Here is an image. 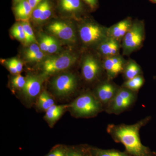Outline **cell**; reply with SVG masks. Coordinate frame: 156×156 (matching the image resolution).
Instances as JSON below:
<instances>
[{"label":"cell","instance_id":"cell-1","mask_svg":"<svg viewBox=\"0 0 156 156\" xmlns=\"http://www.w3.org/2000/svg\"><path fill=\"white\" fill-rule=\"evenodd\" d=\"M151 119V117L147 116L133 125L109 124L107 132L115 142L122 144L131 156H156V152L143 145L140 137V129Z\"/></svg>","mask_w":156,"mask_h":156},{"label":"cell","instance_id":"cell-2","mask_svg":"<svg viewBox=\"0 0 156 156\" xmlns=\"http://www.w3.org/2000/svg\"><path fill=\"white\" fill-rule=\"evenodd\" d=\"M73 112L80 117L96 115L105 110V108L94 94L86 92L81 94L69 105Z\"/></svg>","mask_w":156,"mask_h":156},{"label":"cell","instance_id":"cell-3","mask_svg":"<svg viewBox=\"0 0 156 156\" xmlns=\"http://www.w3.org/2000/svg\"><path fill=\"white\" fill-rule=\"evenodd\" d=\"M137 97V92L125 87H119L105 111L109 114L119 115L133 106Z\"/></svg>","mask_w":156,"mask_h":156},{"label":"cell","instance_id":"cell-4","mask_svg":"<svg viewBox=\"0 0 156 156\" xmlns=\"http://www.w3.org/2000/svg\"><path fill=\"white\" fill-rule=\"evenodd\" d=\"M144 37L143 23L136 22L132 23L122 40L123 54L128 55L138 49L142 45Z\"/></svg>","mask_w":156,"mask_h":156},{"label":"cell","instance_id":"cell-5","mask_svg":"<svg viewBox=\"0 0 156 156\" xmlns=\"http://www.w3.org/2000/svg\"><path fill=\"white\" fill-rule=\"evenodd\" d=\"M77 57L67 51L57 56L47 58L43 63V68L46 75H50L64 70L75 63Z\"/></svg>","mask_w":156,"mask_h":156},{"label":"cell","instance_id":"cell-6","mask_svg":"<svg viewBox=\"0 0 156 156\" xmlns=\"http://www.w3.org/2000/svg\"><path fill=\"white\" fill-rule=\"evenodd\" d=\"M108 28L92 23H88L82 25L79 30L82 42L87 45L100 44L108 37Z\"/></svg>","mask_w":156,"mask_h":156},{"label":"cell","instance_id":"cell-7","mask_svg":"<svg viewBox=\"0 0 156 156\" xmlns=\"http://www.w3.org/2000/svg\"><path fill=\"white\" fill-rule=\"evenodd\" d=\"M77 80L72 73H65L56 77L52 81V87L58 96L69 95L74 92L77 87Z\"/></svg>","mask_w":156,"mask_h":156},{"label":"cell","instance_id":"cell-8","mask_svg":"<svg viewBox=\"0 0 156 156\" xmlns=\"http://www.w3.org/2000/svg\"><path fill=\"white\" fill-rule=\"evenodd\" d=\"M48 30L53 35L70 43L76 40L75 32L71 26L62 21H55L48 27Z\"/></svg>","mask_w":156,"mask_h":156},{"label":"cell","instance_id":"cell-9","mask_svg":"<svg viewBox=\"0 0 156 156\" xmlns=\"http://www.w3.org/2000/svg\"><path fill=\"white\" fill-rule=\"evenodd\" d=\"M119 87L108 80L101 84L95 89L94 95L104 107L105 110L114 97Z\"/></svg>","mask_w":156,"mask_h":156},{"label":"cell","instance_id":"cell-10","mask_svg":"<svg viewBox=\"0 0 156 156\" xmlns=\"http://www.w3.org/2000/svg\"><path fill=\"white\" fill-rule=\"evenodd\" d=\"M122 58L118 55L106 57L103 63V68L106 71L108 80H111L119 74L122 73L125 66Z\"/></svg>","mask_w":156,"mask_h":156},{"label":"cell","instance_id":"cell-11","mask_svg":"<svg viewBox=\"0 0 156 156\" xmlns=\"http://www.w3.org/2000/svg\"><path fill=\"white\" fill-rule=\"evenodd\" d=\"M82 70L84 79L87 82H93L100 74L101 66L94 57L87 56L83 62Z\"/></svg>","mask_w":156,"mask_h":156},{"label":"cell","instance_id":"cell-12","mask_svg":"<svg viewBox=\"0 0 156 156\" xmlns=\"http://www.w3.org/2000/svg\"><path fill=\"white\" fill-rule=\"evenodd\" d=\"M42 84L41 78L37 76H27L26 78L25 86L22 89L25 97L29 100L34 98L40 93Z\"/></svg>","mask_w":156,"mask_h":156},{"label":"cell","instance_id":"cell-13","mask_svg":"<svg viewBox=\"0 0 156 156\" xmlns=\"http://www.w3.org/2000/svg\"><path fill=\"white\" fill-rule=\"evenodd\" d=\"M132 25L131 20L126 19L120 21L108 28L107 34L109 37L119 42L123 40Z\"/></svg>","mask_w":156,"mask_h":156},{"label":"cell","instance_id":"cell-14","mask_svg":"<svg viewBox=\"0 0 156 156\" xmlns=\"http://www.w3.org/2000/svg\"><path fill=\"white\" fill-rule=\"evenodd\" d=\"M119 45L116 40L108 37L99 44L98 50L106 57L116 56L119 53Z\"/></svg>","mask_w":156,"mask_h":156},{"label":"cell","instance_id":"cell-15","mask_svg":"<svg viewBox=\"0 0 156 156\" xmlns=\"http://www.w3.org/2000/svg\"><path fill=\"white\" fill-rule=\"evenodd\" d=\"M33 9L31 8L27 0L23 1L17 4L14 8L16 17L23 21L28 20L32 16Z\"/></svg>","mask_w":156,"mask_h":156},{"label":"cell","instance_id":"cell-16","mask_svg":"<svg viewBox=\"0 0 156 156\" xmlns=\"http://www.w3.org/2000/svg\"><path fill=\"white\" fill-rule=\"evenodd\" d=\"M66 107V105H54L46 111L45 119L50 123L55 122L61 117Z\"/></svg>","mask_w":156,"mask_h":156},{"label":"cell","instance_id":"cell-17","mask_svg":"<svg viewBox=\"0 0 156 156\" xmlns=\"http://www.w3.org/2000/svg\"><path fill=\"white\" fill-rule=\"evenodd\" d=\"M91 156H131L126 152H122L115 149L105 150L98 148L89 147Z\"/></svg>","mask_w":156,"mask_h":156},{"label":"cell","instance_id":"cell-18","mask_svg":"<svg viewBox=\"0 0 156 156\" xmlns=\"http://www.w3.org/2000/svg\"><path fill=\"white\" fill-rule=\"evenodd\" d=\"M59 5L62 11L69 13L79 12L82 9L80 0H60Z\"/></svg>","mask_w":156,"mask_h":156},{"label":"cell","instance_id":"cell-19","mask_svg":"<svg viewBox=\"0 0 156 156\" xmlns=\"http://www.w3.org/2000/svg\"><path fill=\"white\" fill-rule=\"evenodd\" d=\"M123 72L124 77L126 80H128L140 75L141 68L136 62L130 61L125 65Z\"/></svg>","mask_w":156,"mask_h":156},{"label":"cell","instance_id":"cell-20","mask_svg":"<svg viewBox=\"0 0 156 156\" xmlns=\"http://www.w3.org/2000/svg\"><path fill=\"white\" fill-rule=\"evenodd\" d=\"M144 83V78L140 75L131 80H126L122 87H125L133 92H137L143 86Z\"/></svg>","mask_w":156,"mask_h":156},{"label":"cell","instance_id":"cell-21","mask_svg":"<svg viewBox=\"0 0 156 156\" xmlns=\"http://www.w3.org/2000/svg\"><path fill=\"white\" fill-rule=\"evenodd\" d=\"M54 105V100L46 91H43L38 98L37 105L43 110L47 111Z\"/></svg>","mask_w":156,"mask_h":156},{"label":"cell","instance_id":"cell-22","mask_svg":"<svg viewBox=\"0 0 156 156\" xmlns=\"http://www.w3.org/2000/svg\"><path fill=\"white\" fill-rule=\"evenodd\" d=\"M89 146L67 147V156H91Z\"/></svg>","mask_w":156,"mask_h":156},{"label":"cell","instance_id":"cell-23","mask_svg":"<svg viewBox=\"0 0 156 156\" xmlns=\"http://www.w3.org/2000/svg\"><path fill=\"white\" fill-rule=\"evenodd\" d=\"M21 23L23 27L25 34V44H32L36 43V40L33 30L28 20L23 21Z\"/></svg>","mask_w":156,"mask_h":156},{"label":"cell","instance_id":"cell-24","mask_svg":"<svg viewBox=\"0 0 156 156\" xmlns=\"http://www.w3.org/2000/svg\"><path fill=\"white\" fill-rule=\"evenodd\" d=\"M11 33L14 38L20 41L25 43V34L21 23H17L14 24L11 29Z\"/></svg>","mask_w":156,"mask_h":156},{"label":"cell","instance_id":"cell-25","mask_svg":"<svg viewBox=\"0 0 156 156\" xmlns=\"http://www.w3.org/2000/svg\"><path fill=\"white\" fill-rule=\"evenodd\" d=\"M48 0H44L41 2L34 9L32 17L34 20L38 22L40 17L41 16L44 9Z\"/></svg>","mask_w":156,"mask_h":156},{"label":"cell","instance_id":"cell-26","mask_svg":"<svg viewBox=\"0 0 156 156\" xmlns=\"http://www.w3.org/2000/svg\"><path fill=\"white\" fill-rule=\"evenodd\" d=\"M67 147L59 145L55 147L45 156H67Z\"/></svg>","mask_w":156,"mask_h":156},{"label":"cell","instance_id":"cell-27","mask_svg":"<svg viewBox=\"0 0 156 156\" xmlns=\"http://www.w3.org/2000/svg\"><path fill=\"white\" fill-rule=\"evenodd\" d=\"M11 83L13 87L16 89H23L25 86L26 79L24 77L19 74L12 79Z\"/></svg>","mask_w":156,"mask_h":156},{"label":"cell","instance_id":"cell-28","mask_svg":"<svg viewBox=\"0 0 156 156\" xmlns=\"http://www.w3.org/2000/svg\"><path fill=\"white\" fill-rule=\"evenodd\" d=\"M59 49V43L57 40L54 37L50 36L48 53H51V54L56 53L58 51Z\"/></svg>","mask_w":156,"mask_h":156},{"label":"cell","instance_id":"cell-29","mask_svg":"<svg viewBox=\"0 0 156 156\" xmlns=\"http://www.w3.org/2000/svg\"><path fill=\"white\" fill-rule=\"evenodd\" d=\"M52 14V8L49 1H47V4L45 6L41 16L39 19L38 22H41L48 20L51 16Z\"/></svg>","mask_w":156,"mask_h":156},{"label":"cell","instance_id":"cell-30","mask_svg":"<svg viewBox=\"0 0 156 156\" xmlns=\"http://www.w3.org/2000/svg\"><path fill=\"white\" fill-rule=\"evenodd\" d=\"M50 36L42 35L40 40V48L43 52H48L49 41H50Z\"/></svg>","mask_w":156,"mask_h":156},{"label":"cell","instance_id":"cell-31","mask_svg":"<svg viewBox=\"0 0 156 156\" xmlns=\"http://www.w3.org/2000/svg\"><path fill=\"white\" fill-rule=\"evenodd\" d=\"M41 48L36 43H34L30 45V47L27 49L25 52L26 58L29 56L34 55L41 51Z\"/></svg>","mask_w":156,"mask_h":156},{"label":"cell","instance_id":"cell-32","mask_svg":"<svg viewBox=\"0 0 156 156\" xmlns=\"http://www.w3.org/2000/svg\"><path fill=\"white\" fill-rule=\"evenodd\" d=\"M45 55L41 50L37 52V53L29 56L26 58L27 60L30 62H38L42 60L44 57Z\"/></svg>","mask_w":156,"mask_h":156},{"label":"cell","instance_id":"cell-33","mask_svg":"<svg viewBox=\"0 0 156 156\" xmlns=\"http://www.w3.org/2000/svg\"><path fill=\"white\" fill-rule=\"evenodd\" d=\"M11 60L16 67L18 73H21L23 69V64L21 61L17 58H13Z\"/></svg>","mask_w":156,"mask_h":156},{"label":"cell","instance_id":"cell-34","mask_svg":"<svg viewBox=\"0 0 156 156\" xmlns=\"http://www.w3.org/2000/svg\"><path fill=\"white\" fill-rule=\"evenodd\" d=\"M6 64L7 67H8V69H9V71L11 72V73H12L13 74H14L18 73L17 70L16 69L15 66H14V64H13V63L12 62V61H11V59L6 61Z\"/></svg>","mask_w":156,"mask_h":156},{"label":"cell","instance_id":"cell-35","mask_svg":"<svg viewBox=\"0 0 156 156\" xmlns=\"http://www.w3.org/2000/svg\"><path fill=\"white\" fill-rule=\"evenodd\" d=\"M27 1L34 10L43 1L42 0H27Z\"/></svg>","mask_w":156,"mask_h":156},{"label":"cell","instance_id":"cell-36","mask_svg":"<svg viewBox=\"0 0 156 156\" xmlns=\"http://www.w3.org/2000/svg\"><path fill=\"white\" fill-rule=\"evenodd\" d=\"M83 1L89 5L92 9L95 8L97 5V0H83Z\"/></svg>","mask_w":156,"mask_h":156},{"label":"cell","instance_id":"cell-37","mask_svg":"<svg viewBox=\"0 0 156 156\" xmlns=\"http://www.w3.org/2000/svg\"><path fill=\"white\" fill-rule=\"evenodd\" d=\"M24 1H25V0H14V2L16 3H17V4Z\"/></svg>","mask_w":156,"mask_h":156},{"label":"cell","instance_id":"cell-38","mask_svg":"<svg viewBox=\"0 0 156 156\" xmlns=\"http://www.w3.org/2000/svg\"><path fill=\"white\" fill-rule=\"evenodd\" d=\"M152 2H154L156 3V0H151Z\"/></svg>","mask_w":156,"mask_h":156},{"label":"cell","instance_id":"cell-39","mask_svg":"<svg viewBox=\"0 0 156 156\" xmlns=\"http://www.w3.org/2000/svg\"><path fill=\"white\" fill-rule=\"evenodd\" d=\"M154 79H155V80H156V76L154 77Z\"/></svg>","mask_w":156,"mask_h":156},{"label":"cell","instance_id":"cell-40","mask_svg":"<svg viewBox=\"0 0 156 156\" xmlns=\"http://www.w3.org/2000/svg\"></svg>","mask_w":156,"mask_h":156}]
</instances>
